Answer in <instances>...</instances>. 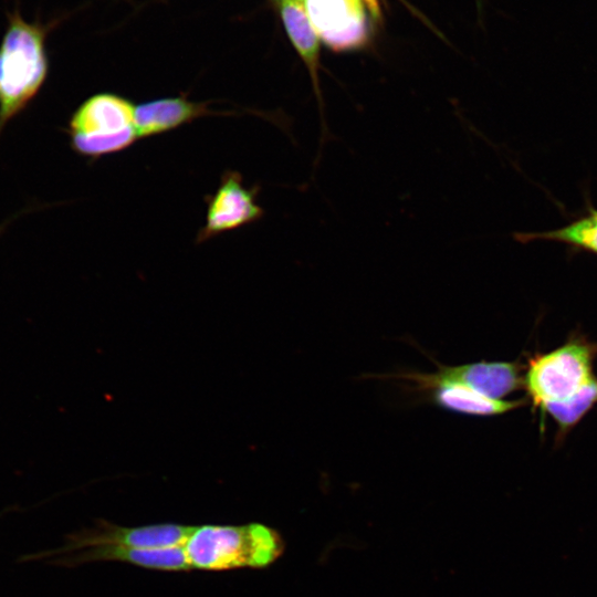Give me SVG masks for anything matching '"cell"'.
Instances as JSON below:
<instances>
[{
    "instance_id": "cell-12",
    "label": "cell",
    "mask_w": 597,
    "mask_h": 597,
    "mask_svg": "<svg viewBox=\"0 0 597 597\" xmlns=\"http://www.w3.org/2000/svg\"><path fill=\"white\" fill-rule=\"evenodd\" d=\"M277 2L286 32L311 75L321 117L322 146L328 130L325 119V103L318 81V35L310 21L303 2L297 0H277Z\"/></svg>"
},
{
    "instance_id": "cell-8",
    "label": "cell",
    "mask_w": 597,
    "mask_h": 597,
    "mask_svg": "<svg viewBox=\"0 0 597 597\" xmlns=\"http://www.w3.org/2000/svg\"><path fill=\"white\" fill-rule=\"evenodd\" d=\"M317 35L334 51L364 46L368 39L366 15L360 0H303Z\"/></svg>"
},
{
    "instance_id": "cell-13",
    "label": "cell",
    "mask_w": 597,
    "mask_h": 597,
    "mask_svg": "<svg viewBox=\"0 0 597 597\" xmlns=\"http://www.w3.org/2000/svg\"><path fill=\"white\" fill-rule=\"evenodd\" d=\"M514 238L521 243L537 240L564 243L572 252L597 255V208L586 200L583 211L569 223L547 231L517 232Z\"/></svg>"
},
{
    "instance_id": "cell-4",
    "label": "cell",
    "mask_w": 597,
    "mask_h": 597,
    "mask_svg": "<svg viewBox=\"0 0 597 597\" xmlns=\"http://www.w3.org/2000/svg\"><path fill=\"white\" fill-rule=\"evenodd\" d=\"M66 134L72 150L91 161L123 151L139 139L136 104L111 92L91 95L71 114Z\"/></svg>"
},
{
    "instance_id": "cell-2",
    "label": "cell",
    "mask_w": 597,
    "mask_h": 597,
    "mask_svg": "<svg viewBox=\"0 0 597 597\" xmlns=\"http://www.w3.org/2000/svg\"><path fill=\"white\" fill-rule=\"evenodd\" d=\"M284 548L281 534L261 523L193 526L184 544L191 569L202 570L268 567Z\"/></svg>"
},
{
    "instance_id": "cell-10",
    "label": "cell",
    "mask_w": 597,
    "mask_h": 597,
    "mask_svg": "<svg viewBox=\"0 0 597 597\" xmlns=\"http://www.w3.org/2000/svg\"><path fill=\"white\" fill-rule=\"evenodd\" d=\"M62 555L56 562L67 566L91 562H122L156 570L191 569L184 546L155 548L97 546L62 553Z\"/></svg>"
},
{
    "instance_id": "cell-17",
    "label": "cell",
    "mask_w": 597,
    "mask_h": 597,
    "mask_svg": "<svg viewBox=\"0 0 597 597\" xmlns=\"http://www.w3.org/2000/svg\"><path fill=\"white\" fill-rule=\"evenodd\" d=\"M297 1H301V2H303V0H297Z\"/></svg>"
},
{
    "instance_id": "cell-15",
    "label": "cell",
    "mask_w": 597,
    "mask_h": 597,
    "mask_svg": "<svg viewBox=\"0 0 597 597\" xmlns=\"http://www.w3.org/2000/svg\"><path fill=\"white\" fill-rule=\"evenodd\" d=\"M374 17L379 15L378 0H364Z\"/></svg>"
},
{
    "instance_id": "cell-5",
    "label": "cell",
    "mask_w": 597,
    "mask_h": 597,
    "mask_svg": "<svg viewBox=\"0 0 597 597\" xmlns=\"http://www.w3.org/2000/svg\"><path fill=\"white\" fill-rule=\"evenodd\" d=\"M259 187H245L241 174L226 170L219 186L205 199V223L199 229L196 243H203L222 233L259 221L264 216L256 202Z\"/></svg>"
},
{
    "instance_id": "cell-1",
    "label": "cell",
    "mask_w": 597,
    "mask_h": 597,
    "mask_svg": "<svg viewBox=\"0 0 597 597\" xmlns=\"http://www.w3.org/2000/svg\"><path fill=\"white\" fill-rule=\"evenodd\" d=\"M48 28L29 22L17 7L7 13L0 42V134L36 97L49 74Z\"/></svg>"
},
{
    "instance_id": "cell-16",
    "label": "cell",
    "mask_w": 597,
    "mask_h": 597,
    "mask_svg": "<svg viewBox=\"0 0 597 597\" xmlns=\"http://www.w3.org/2000/svg\"><path fill=\"white\" fill-rule=\"evenodd\" d=\"M8 222H4L0 226V234L2 233V231L4 230L6 226H7Z\"/></svg>"
},
{
    "instance_id": "cell-9",
    "label": "cell",
    "mask_w": 597,
    "mask_h": 597,
    "mask_svg": "<svg viewBox=\"0 0 597 597\" xmlns=\"http://www.w3.org/2000/svg\"><path fill=\"white\" fill-rule=\"evenodd\" d=\"M436 365L437 370L430 373L432 377L463 384L492 399L505 400L506 396L523 387L524 366L520 360Z\"/></svg>"
},
{
    "instance_id": "cell-7",
    "label": "cell",
    "mask_w": 597,
    "mask_h": 597,
    "mask_svg": "<svg viewBox=\"0 0 597 597\" xmlns=\"http://www.w3.org/2000/svg\"><path fill=\"white\" fill-rule=\"evenodd\" d=\"M386 378L405 380L417 392L427 395L437 406L455 413L493 417L519 409L527 402L526 398L517 400H496L489 398L463 384L437 379L430 373H401Z\"/></svg>"
},
{
    "instance_id": "cell-6",
    "label": "cell",
    "mask_w": 597,
    "mask_h": 597,
    "mask_svg": "<svg viewBox=\"0 0 597 597\" xmlns=\"http://www.w3.org/2000/svg\"><path fill=\"white\" fill-rule=\"evenodd\" d=\"M193 526L161 523L136 527L118 526L104 520L67 537L60 554L97 546L139 548L184 546Z\"/></svg>"
},
{
    "instance_id": "cell-3",
    "label": "cell",
    "mask_w": 597,
    "mask_h": 597,
    "mask_svg": "<svg viewBox=\"0 0 597 597\" xmlns=\"http://www.w3.org/2000/svg\"><path fill=\"white\" fill-rule=\"evenodd\" d=\"M596 359L597 342L580 332H572L554 349L527 357L523 388L538 422L546 406L570 399L597 378Z\"/></svg>"
},
{
    "instance_id": "cell-14",
    "label": "cell",
    "mask_w": 597,
    "mask_h": 597,
    "mask_svg": "<svg viewBox=\"0 0 597 597\" xmlns=\"http://www.w3.org/2000/svg\"><path fill=\"white\" fill-rule=\"evenodd\" d=\"M597 405V378L570 399L545 407L540 429L545 428V418L549 416L556 425L555 442L561 444L580 420Z\"/></svg>"
},
{
    "instance_id": "cell-11",
    "label": "cell",
    "mask_w": 597,
    "mask_h": 597,
    "mask_svg": "<svg viewBox=\"0 0 597 597\" xmlns=\"http://www.w3.org/2000/svg\"><path fill=\"white\" fill-rule=\"evenodd\" d=\"M211 102H195L184 95L160 97L136 105V127L140 138L178 129L201 117L226 115L210 107Z\"/></svg>"
}]
</instances>
